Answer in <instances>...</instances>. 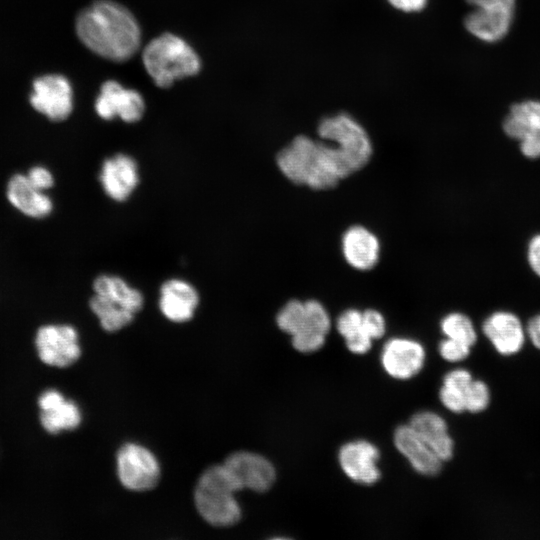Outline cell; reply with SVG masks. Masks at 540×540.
<instances>
[{"label": "cell", "instance_id": "cell-1", "mask_svg": "<svg viewBox=\"0 0 540 540\" xmlns=\"http://www.w3.org/2000/svg\"><path fill=\"white\" fill-rule=\"evenodd\" d=\"M76 32L94 53L112 61H125L140 44L139 26L128 9L111 0H97L77 17Z\"/></svg>", "mask_w": 540, "mask_h": 540}, {"label": "cell", "instance_id": "cell-2", "mask_svg": "<svg viewBox=\"0 0 540 540\" xmlns=\"http://www.w3.org/2000/svg\"><path fill=\"white\" fill-rule=\"evenodd\" d=\"M276 162L292 183L314 190L334 188L341 179L355 172L336 145L316 142L304 135L295 137L280 150Z\"/></svg>", "mask_w": 540, "mask_h": 540}, {"label": "cell", "instance_id": "cell-3", "mask_svg": "<svg viewBox=\"0 0 540 540\" xmlns=\"http://www.w3.org/2000/svg\"><path fill=\"white\" fill-rule=\"evenodd\" d=\"M242 490L236 478L222 465L208 468L195 489V505L203 519L214 526H230L241 518L234 494Z\"/></svg>", "mask_w": 540, "mask_h": 540}, {"label": "cell", "instance_id": "cell-4", "mask_svg": "<svg viewBox=\"0 0 540 540\" xmlns=\"http://www.w3.org/2000/svg\"><path fill=\"white\" fill-rule=\"evenodd\" d=\"M142 58L147 73L161 88L200 70V60L194 50L184 40L169 33L153 39L144 48Z\"/></svg>", "mask_w": 540, "mask_h": 540}, {"label": "cell", "instance_id": "cell-5", "mask_svg": "<svg viewBox=\"0 0 540 540\" xmlns=\"http://www.w3.org/2000/svg\"><path fill=\"white\" fill-rule=\"evenodd\" d=\"M318 135L334 143L345 155L355 172L372 156V144L365 129L348 114L325 117L318 125Z\"/></svg>", "mask_w": 540, "mask_h": 540}, {"label": "cell", "instance_id": "cell-6", "mask_svg": "<svg viewBox=\"0 0 540 540\" xmlns=\"http://www.w3.org/2000/svg\"><path fill=\"white\" fill-rule=\"evenodd\" d=\"M117 472L124 487L134 491L154 488L160 478L155 456L145 447L128 443L117 453Z\"/></svg>", "mask_w": 540, "mask_h": 540}, {"label": "cell", "instance_id": "cell-7", "mask_svg": "<svg viewBox=\"0 0 540 540\" xmlns=\"http://www.w3.org/2000/svg\"><path fill=\"white\" fill-rule=\"evenodd\" d=\"M35 345L41 361L50 366L68 367L81 355L78 333L68 324H46L39 327Z\"/></svg>", "mask_w": 540, "mask_h": 540}, {"label": "cell", "instance_id": "cell-8", "mask_svg": "<svg viewBox=\"0 0 540 540\" xmlns=\"http://www.w3.org/2000/svg\"><path fill=\"white\" fill-rule=\"evenodd\" d=\"M504 133L519 142L523 156L540 158V102L523 101L511 106L503 124Z\"/></svg>", "mask_w": 540, "mask_h": 540}, {"label": "cell", "instance_id": "cell-9", "mask_svg": "<svg viewBox=\"0 0 540 540\" xmlns=\"http://www.w3.org/2000/svg\"><path fill=\"white\" fill-rule=\"evenodd\" d=\"M30 103L49 120L63 121L69 117L73 109L71 85L62 75L41 76L33 83Z\"/></svg>", "mask_w": 540, "mask_h": 540}, {"label": "cell", "instance_id": "cell-10", "mask_svg": "<svg viewBox=\"0 0 540 540\" xmlns=\"http://www.w3.org/2000/svg\"><path fill=\"white\" fill-rule=\"evenodd\" d=\"M5 198L15 211L32 220H43L54 210L53 199L47 192L32 186L25 172L10 175L5 185Z\"/></svg>", "mask_w": 540, "mask_h": 540}, {"label": "cell", "instance_id": "cell-11", "mask_svg": "<svg viewBox=\"0 0 540 540\" xmlns=\"http://www.w3.org/2000/svg\"><path fill=\"white\" fill-rule=\"evenodd\" d=\"M465 18L466 29L475 37L486 42L503 38L511 25L515 4L504 2H482Z\"/></svg>", "mask_w": 540, "mask_h": 540}, {"label": "cell", "instance_id": "cell-12", "mask_svg": "<svg viewBox=\"0 0 540 540\" xmlns=\"http://www.w3.org/2000/svg\"><path fill=\"white\" fill-rule=\"evenodd\" d=\"M95 110L104 120L119 117L127 123H134L142 118L145 105L137 91L123 88L118 82L109 80L101 86Z\"/></svg>", "mask_w": 540, "mask_h": 540}, {"label": "cell", "instance_id": "cell-13", "mask_svg": "<svg viewBox=\"0 0 540 540\" xmlns=\"http://www.w3.org/2000/svg\"><path fill=\"white\" fill-rule=\"evenodd\" d=\"M99 181L103 191L110 199L116 202H125L139 185L138 164L133 157L127 154H115L103 161Z\"/></svg>", "mask_w": 540, "mask_h": 540}, {"label": "cell", "instance_id": "cell-14", "mask_svg": "<svg viewBox=\"0 0 540 540\" xmlns=\"http://www.w3.org/2000/svg\"><path fill=\"white\" fill-rule=\"evenodd\" d=\"M482 332L503 356L517 354L524 346L526 327L520 318L506 310H498L488 315L482 323Z\"/></svg>", "mask_w": 540, "mask_h": 540}, {"label": "cell", "instance_id": "cell-15", "mask_svg": "<svg viewBox=\"0 0 540 540\" xmlns=\"http://www.w3.org/2000/svg\"><path fill=\"white\" fill-rule=\"evenodd\" d=\"M223 465L236 478L242 489L265 492L270 489L276 478L272 463L252 452H235L224 461Z\"/></svg>", "mask_w": 540, "mask_h": 540}, {"label": "cell", "instance_id": "cell-16", "mask_svg": "<svg viewBox=\"0 0 540 540\" xmlns=\"http://www.w3.org/2000/svg\"><path fill=\"white\" fill-rule=\"evenodd\" d=\"M425 355L424 347L418 341L392 338L383 347L381 362L391 377L406 380L421 371Z\"/></svg>", "mask_w": 540, "mask_h": 540}, {"label": "cell", "instance_id": "cell-17", "mask_svg": "<svg viewBox=\"0 0 540 540\" xmlns=\"http://www.w3.org/2000/svg\"><path fill=\"white\" fill-rule=\"evenodd\" d=\"M379 450L366 440L344 444L339 450V463L344 473L354 482L372 485L380 478L377 466Z\"/></svg>", "mask_w": 540, "mask_h": 540}, {"label": "cell", "instance_id": "cell-18", "mask_svg": "<svg viewBox=\"0 0 540 540\" xmlns=\"http://www.w3.org/2000/svg\"><path fill=\"white\" fill-rule=\"evenodd\" d=\"M200 301L197 289L181 278H171L159 290V309L163 316L175 323L193 318Z\"/></svg>", "mask_w": 540, "mask_h": 540}, {"label": "cell", "instance_id": "cell-19", "mask_svg": "<svg viewBox=\"0 0 540 540\" xmlns=\"http://www.w3.org/2000/svg\"><path fill=\"white\" fill-rule=\"evenodd\" d=\"M394 444L418 473L435 476L441 471L442 461L409 424L396 428Z\"/></svg>", "mask_w": 540, "mask_h": 540}, {"label": "cell", "instance_id": "cell-20", "mask_svg": "<svg viewBox=\"0 0 540 540\" xmlns=\"http://www.w3.org/2000/svg\"><path fill=\"white\" fill-rule=\"evenodd\" d=\"M40 422L43 428L56 434L62 430L75 429L81 422V414L77 405L65 400L57 390H47L38 399Z\"/></svg>", "mask_w": 540, "mask_h": 540}, {"label": "cell", "instance_id": "cell-21", "mask_svg": "<svg viewBox=\"0 0 540 540\" xmlns=\"http://www.w3.org/2000/svg\"><path fill=\"white\" fill-rule=\"evenodd\" d=\"M342 251L347 263L357 270H370L379 260L380 243L367 228H348L342 236Z\"/></svg>", "mask_w": 540, "mask_h": 540}, {"label": "cell", "instance_id": "cell-22", "mask_svg": "<svg viewBox=\"0 0 540 540\" xmlns=\"http://www.w3.org/2000/svg\"><path fill=\"white\" fill-rule=\"evenodd\" d=\"M409 425L442 462L452 458L454 442L444 418L432 411H421L412 416Z\"/></svg>", "mask_w": 540, "mask_h": 540}, {"label": "cell", "instance_id": "cell-23", "mask_svg": "<svg viewBox=\"0 0 540 540\" xmlns=\"http://www.w3.org/2000/svg\"><path fill=\"white\" fill-rule=\"evenodd\" d=\"M92 288L95 294L105 296L134 314L143 307L144 297L141 291L129 285L120 276L101 274L94 279Z\"/></svg>", "mask_w": 540, "mask_h": 540}, {"label": "cell", "instance_id": "cell-24", "mask_svg": "<svg viewBox=\"0 0 540 540\" xmlns=\"http://www.w3.org/2000/svg\"><path fill=\"white\" fill-rule=\"evenodd\" d=\"M91 311L97 316L101 327L107 332L118 331L130 324L135 314L115 304L105 296L95 294L89 301Z\"/></svg>", "mask_w": 540, "mask_h": 540}, {"label": "cell", "instance_id": "cell-25", "mask_svg": "<svg viewBox=\"0 0 540 540\" xmlns=\"http://www.w3.org/2000/svg\"><path fill=\"white\" fill-rule=\"evenodd\" d=\"M442 333L454 340L464 342L471 347L477 341V332L472 320L460 312H452L444 316L440 322Z\"/></svg>", "mask_w": 540, "mask_h": 540}, {"label": "cell", "instance_id": "cell-26", "mask_svg": "<svg viewBox=\"0 0 540 540\" xmlns=\"http://www.w3.org/2000/svg\"><path fill=\"white\" fill-rule=\"evenodd\" d=\"M305 318L304 302L293 299L278 312L276 322L280 330L292 336L305 328Z\"/></svg>", "mask_w": 540, "mask_h": 540}, {"label": "cell", "instance_id": "cell-27", "mask_svg": "<svg viewBox=\"0 0 540 540\" xmlns=\"http://www.w3.org/2000/svg\"><path fill=\"white\" fill-rule=\"evenodd\" d=\"M465 411L479 413L484 411L490 403V390L482 380H474L464 393Z\"/></svg>", "mask_w": 540, "mask_h": 540}, {"label": "cell", "instance_id": "cell-28", "mask_svg": "<svg viewBox=\"0 0 540 540\" xmlns=\"http://www.w3.org/2000/svg\"><path fill=\"white\" fill-rule=\"evenodd\" d=\"M305 305V328L326 335L331 326L329 314L317 300H307Z\"/></svg>", "mask_w": 540, "mask_h": 540}, {"label": "cell", "instance_id": "cell-29", "mask_svg": "<svg viewBox=\"0 0 540 540\" xmlns=\"http://www.w3.org/2000/svg\"><path fill=\"white\" fill-rule=\"evenodd\" d=\"M325 343V335L309 329H303L292 335V345L302 353L315 352Z\"/></svg>", "mask_w": 540, "mask_h": 540}, {"label": "cell", "instance_id": "cell-30", "mask_svg": "<svg viewBox=\"0 0 540 540\" xmlns=\"http://www.w3.org/2000/svg\"><path fill=\"white\" fill-rule=\"evenodd\" d=\"M336 327L344 339L363 329L362 313L356 309H347L342 312L336 322Z\"/></svg>", "mask_w": 540, "mask_h": 540}, {"label": "cell", "instance_id": "cell-31", "mask_svg": "<svg viewBox=\"0 0 540 540\" xmlns=\"http://www.w3.org/2000/svg\"><path fill=\"white\" fill-rule=\"evenodd\" d=\"M438 350L444 360L448 362H460L469 356L471 346L446 337L439 343Z\"/></svg>", "mask_w": 540, "mask_h": 540}, {"label": "cell", "instance_id": "cell-32", "mask_svg": "<svg viewBox=\"0 0 540 540\" xmlns=\"http://www.w3.org/2000/svg\"><path fill=\"white\" fill-rule=\"evenodd\" d=\"M25 174L31 185L38 190L48 192L55 185L54 174L45 165H32L25 171Z\"/></svg>", "mask_w": 540, "mask_h": 540}, {"label": "cell", "instance_id": "cell-33", "mask_svg": "<svg viewBox=\"0 0 540 540\" xmlns=\"http://www.w3.org/2000/svg\"><path fill=\"white\" fill-rule=\"evenodd\" d=\"M363 329L372 339L381 338L386 331L384 317L374 309H367L362 313Z\"/></svg>", "mask_w": 540, "mask_h": 540}, {"label": "cell", "instance_id": "cell-34", "mask_svg": "<svg viewBox=\"0 0 540 540\" xmlns=\"http://www.w3.org/2000/svg\"><path fill=\"white\" fill-rule=\"evenodd\" d=\"M439 398L441 403L451 412L462 413L465 411L463 391L443 385L439 391Z\"/></svg>", "mask_w": 540, "mask_h": 540}, {"label": "cell", "instance_id": "cell-35", "mask_svg": "<svg viewBox=\"0 0 540 540\" xmlns=\"http://www.w3.org/2000/svg\"><path fill=\"white\" fill-rule=\"evenodd\" d=\"M473 381L471 373L464 368L449 371L443 378V385L459 389L465 393Z\"/></svg>", "mask_w": 540, "mask_h": 540}, {"label": "cell", "instance_id": "cell-36", "mask_svg": "<svg viewBox=\"0 0 540 540\" xmlns=\"http://www.w3.org/2000/svg\"><path fill=\"white\" fill-rule=\"evenodd\" d=\"M372 338L365 332L364 329L356 334L345 339L346 346L349 351L355 354H364L370 350Z\"/></svg>", "mask_w": 540, "mask_h": 540}, {"label": "cell", "instance_id": "cell-37", "mask_svg": "<svg viewBox=\"0 0 540 540\" xmlns=\"http://www.w3.org/2000/svg\"><path fill=\"white\" fill-rule=\"evenodd\" d=\"M526 257L529 267L540 278V233L530 238L527 244Z\"/></svg>", "mask_w": 540, "mask_h": 540}, {"label": "cell", "instance_id": "cell-38", "mask_svg": "<svg viewBox=\"0 0 540 540\" xmlns=\"http://www.w3.org/2000/svg\"><path fill=\"white\" fill-rule=\"evenodd\" d=\"M526 333L532 344L540 350V314L529 319L526 325Z\"/></svg>", "mask_w": 540, "mask_h": 540}, {"label": "cell", "instance_id": "cell-39", "mask_svg": "<svg viewBox=\"0 0 540 540\" xmlns=\"http://www.w3.org/2000/svg\"><path fill=\"white\" fill-rule=\"evenodd\" d=\"M389 3L404 12H413L421 10L427 0H388Z\"/></svg>", "mask_w": 540, "mask_h": 540}]
</instances>
